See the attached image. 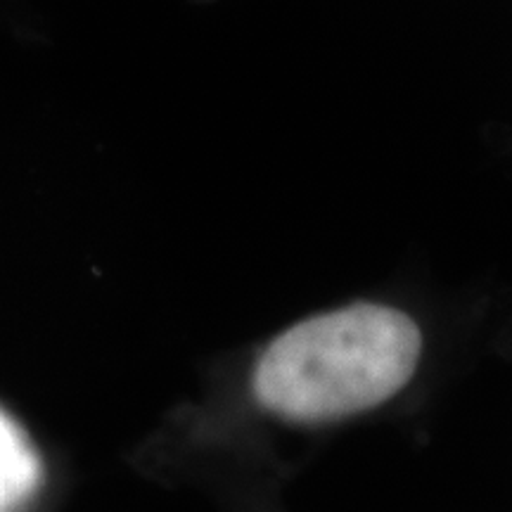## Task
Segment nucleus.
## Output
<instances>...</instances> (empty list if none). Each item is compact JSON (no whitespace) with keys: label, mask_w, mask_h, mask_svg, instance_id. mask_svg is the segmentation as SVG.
Listing matches in <instances>:
<instances>
[{"label":"nucleus","mask_w":512,"mask_h":512,"mask_svg":"<svg viewBox=\"0 0 512 512\" xmlns=\"http://www.w3.org/2000/svg\"><path fill=\"white\" fill-rule=\"evenodd\" d=\"M418 323L394 306L351 304L287 328L259 356L256 401L280 418L335 420L389 401L420 363Z\"/></svg>","instance_id":"1"},{"label":"nucleus","mask_w":512,"mask_h":512,"mask_svg":"<svg viewBox=\"0 0 512 512\" xmlns=\"http://www.w3.org/2000/svg\"><path fill=\"white\" fill-rule=\"evenodd\" d=\"M43 479L41 456L22 425L0 408V512H19Z\"/></svg>","instance_id":"2"}]
</instances>
